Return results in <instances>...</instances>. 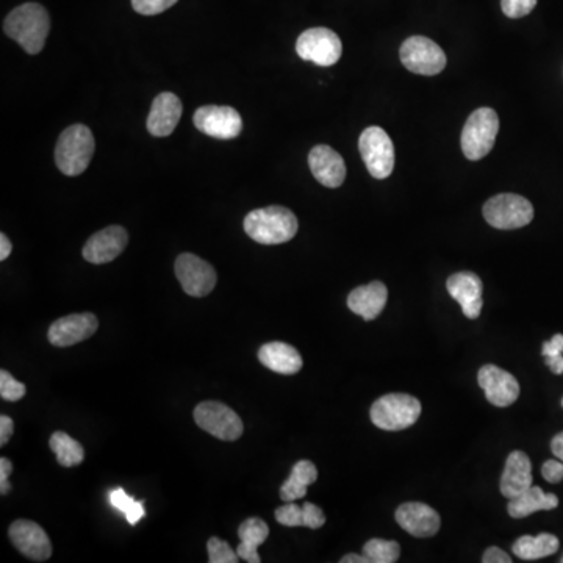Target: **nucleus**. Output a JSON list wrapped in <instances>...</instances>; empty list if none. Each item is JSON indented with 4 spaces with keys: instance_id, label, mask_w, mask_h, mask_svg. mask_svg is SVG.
Instances as JSON below:
<instances>
[{
    "instance_id": "nucleus-24",
    "label": "nucleus",
    "mask_w": 563,
    "mask_h": 563,
    "mask_svg": "<svg viewBox=\"0 0 563 563\" xmlns=\"http://www.w3.org/2000/svg\"><path fill=\"white\" fill-rule=\"evenodd\" d=\"M557 506L559 498L556 495L545 493L542 488L532 485L526 492L509 499L507 512L512 518H526L540 510H554Z\"/></svg>"
},
{
    "instance_id": "nucleus-39",
    "label": "nucleus",
    "mask_w": 563,
    "mask_h": 563,
    "mask_svg": "<svg viewBox=\"0 0 563 563\" xmlns=\"http://www.w3.org/2000/svg\"><path fill=\"white\" fill-rule=\"evenodd\" d=\"M11 471H13V463L7 457H2L0 459V493L2 495H7L10 492L8 477H10Z\"/></svg>"
},
{
    "instance_id": "nucleus-28",
    "label": "nucleus",
    "mask_w": 563,
    "mask_h": 563,
    "mask_svg": "<svg viewBox=\"0 0 563 563\" xmlns=\"http://www.w3.org/2000/svg\"><path fill=\"white\" fill-rule=\"evenodd\" d=\"M49 445H51L52 452H54L61 467H77L85 460L83 446L74 438L69 437L66 432H55L51 437Z\"/></svg>"
},
{
    "instance_id": "nucleus-4",
    "label": "nucleus",
    "mask_w": 563,
    "mask_h": 563,
    "mask_svg": "<svg viewBox=\"0 0 563 563\" xmlns=\"http://www.w3.org/2000/svg\"><path fill=\"white\" fill-rule=\"evenodd\" d=\"M421 402L404 393L382 396L371 407V421L384 431H404L418 421Z\"/></svg>"
},
{
    "instance_id": "nucleus-19",
    "label": "nucleus",
    "mask_w": 563,
    "mask_h": 563,
    "mask_svg": "<svg viewBox=\"0 0 563 563\" xmlns=\"http://www.w3.org/2000/svg\"><path fill=\"white\" fill-rule=\"evenodd\" d=\"M309 166L315 179L324 187L338 188L345 182V160L330 146H315L309 154Z\"/></svg>"
},
{
    "instance_id": "nucleus-12",
    "label": "nucleus",
    "mask_w": 563,
    "mask_h": 563,
    "mask_svg": "<svg viewBox=\"0 0 563 563\" xmlns=\"http://www.w3.org/2000/svg\"><path fill=\"white\" fill-rule=\"evenodd\" d=\"M176 276L183 291L194 298L210 295L218 280L215 268L210 263L188 252L177 257Z\"/></svg>"
},
{
    "instance_id": "nucleus-16",
    "label": "nucleus",
    "mask_w": 563,
    "mask_h": 563,
    "mask_svg": "<svg viewBox=\"0 0 563 563\" xmlns=\"http://www.w3.org/2000/svg\"><path fill=\"white\" fill-rule=\"evenodd\" d=\"M129 243V234L121 226H108L94 234L83 248V259L94 265L113 262Z\"/></svg>"
},
{
    "instance_id": "nucleus-30",
    "label": "nucleus",
    "mask_w": 563,
    "mask_h": 563,
    "mask_svg": "<svg viewBox=\"0 0 563 563\" xmlns=\"http://www.w3.org/2000/svg\"><path fill=\"white\" fill-rule=\"evenodd\" d=\"M108 499H110V504H112L116 510L126 515L127 521H129V524H132V526L138 524V521L146 515L144 504L141 503V501H137V499H133L132 496L127 495L122 488L112 490L110 495H108Z\"/></svg>"
},
{
    "instance_id": "nucleus-5",
    "label": "nucleus",
    "mask_w": 563,
    "mask_h": 563,
    "mask_svg": "<svg viewBox=\"0 0 563 563\" xmlns=\"http://www.w3.org/2000/svg\"><path fill=\"white\" fill-rule=\"evenodd\" d=\"M499 132V118L492 108H477L471 113L462 132V151L468 160L487 157L495 146Z\"/></svg>"
},
{
    "instance_id": "nucleus-1",
    "label": "nucleus",
    "mask_w": 563,
    "mask_h": 563,
    "mask_svg": "<svg viewBox=\"0 0 563 563\" xmlns=\"http://www.w3.org/2000/svg\"><path fill=\"white\" fill-rule=\"evenodd\" d=\"M51 30V18L43 5L29 2L11 11L4 32L30 55L40 54Z\"/></svg>"
},
{
    "instance_id": "nucleus-9",
    "label": "nucleus",
    "mask_w": 563,
    "mask_h": 563,
    "mask_svg": "<svg viewBox=\"0 0 563 563\" xmlns=\"http://www.w3.org/2000/svg\"><path fill=\"white\" fill-rule=\"evenodd\" d=\"M402 65L413 74L437 76L446 68V54L442 47L426 36H412L401 46Z\"/></svg>"
},
{
    "instance_id": "nucleus-2",
    "label": "nucleus",
    "mask_w": 563,
    "mask_h": 563,
    "mask_svg": "<svg viewBox=\"0 0 563 563\" xmlns=\"http://www.w3.org/2000/svg\"><path fill=\"white\" fill-rule=\"evenodd\" d=\"M244 232L260 244H282L293 240L299 224L295 213L280 205L259 208L244 218Z\"/></svg>"
},
{
    "instance_id": "nucleus-41",
    "label": "nucleus",
    "mask_w": 563,
    "mask_h": 563,
    "mask_svg": "<svg viewBox=\"0 0 563 563\" xmlns=\"http://www.w3.org/2000/svg\"><path fill=\"white\" fill-rule=\"evenodd\" d=\"M13 432H15V424H13L10 416H0V446H5L10 442Z\"/></svg>"
},
{
    "instance_id": "nucleus-45",
    "label": "nucleus",
    "mask_w": 563,
    "mask_h": 563,
    "mask_svg": "<svg viewBox=\"0 0 563 563\" xmlns=\"http://www.w3.org/2000/svg\"><path fill=\"white\" fill-rule=\"evenodd\" d=\"M341 563H370V560L366 559L365 556H359V554H348L341 559Z\"/></svg>"
},
{
    "instance_id": "nucleus-26",
    "label": "nucleus",
    "mask_w": 563,
    "mask_h": 563,
    "mask_svg": "<svg viewBox=\"0 0 563 563\" xmlns=\"http://www.w3.org/2000/svg\"><path fill=\"white\" fill-rule=\"evenodd\" d=\"M318 479V470L310 460L296 463L285 484L280 487V498L284 503H295L307 495V488Z\"/></svg>"
},
{
    "instance_id": "nucleus-11",
    "label": "nucleus",
    "mask_w": 563,
    "mask_h": 563,
    "mask_svg": "<svg viewBox=\"0 0 563 563\" xmlns=\"http://www.w3.org/2000/svg\"><path fill=\"white\" fill-rule=\"evenodd\" d=\"M193 122L199 132L216 140H234L243 130V119L232 107L205 105L194 113Z\"/></svg>"
},
{
    "instance_id": "nucleus-18",
    "label": "nucleus",
    "mask_w": 563,
    "mask_h": 563,
    "mask_svg": "<svg viewBox=\"0 0 563 563\" xmlns=\"http://www.w3.org/2000/svg\"><path fill=\"white\" fill-rule=\"evenodd\" d=\"M396 521L404 531L413 537H434L440 531V515L423 503L401 504L396 510Z\"/></svg>"
},
{
    "instance_id": "nucleus-6",
    "label": "nucleus",
    "mask_w": 563,
    "mask_h": 563,
    "mask_svg": "<svg viewBox=\"0 0 563 563\" xmlns=\"http://www.w3.org/2000/svg\"><path fill=\"white\" fill-rule=\"evenodd\" d=\"M487 223L495 229L513 230L528 226L534 219V207L520 194L504 193L488 199L482 208Z\"/></svg>"
},
{
    "instance_id": "nucleus-3",
    "label": "nucleus",
    "mask_w": 563,
    "mask_h": 563,
    "mask_svg": "<svg viewBox=\"0 0 563 563\" xmlns=\"http://www.w3.org/2000/svg\"><path fill=\"white\" fill-rule=\"evenodd\" d=\"M96 151L93 133L83 124L63 130L55 148V163L65 176L76 177L87 171Z\"/></svg>"
},
{
    "instance_id": "nucleus-15",
    "label": "nucleus",
    "mask_w": 563,
    "mask_h": 563,
    "mask_svg": "<svg viewBox=\"0 0 563 563\" xmlns=\"http://www.w3.org/2000/svg\"><path fill=\"white\" fill-rule=\"evenodd\" d=\"M477 381L485 391L488 402L496 407H509L520 396V384L512 374L496 365H485L479 370Z\"/></svg>"
},
{
    "instance_id": "nucleus-8",
    "label": "nucleus",
    "mask_w": 563,
    "mask_h": 563,
    "mask_svg": "<svg viewBox=\"0 0 563 563\" xmlns=\"http://www.w3.org/2000/svg\"><path fill=\"white\" fill-rule=\"evenodd\" d=\"M194 421L202 431L223 442H235L243 435V421L240 416L221 402H201L194 409Z\"/></svg>"
},
{
    "instance_id": "nucleus-32",
    "label": "nucleus",
    "mask_w": 563,
    "mask_h": 563,
    "mask_svg": "<svg viewBox=\"0 0 563 563\" xmlns=\"http://www.w3.org/2000/svg\"><path fill=\"white\" fill-rule=\"evenodd\" d=\"M26 385L16 381L8 371H0V396L8 402H16L26 395Z\"/></svg>"
},
{
    "instance_id": "nucleus-10",
    "label": "nucleus",
    "mask_w": 563,
    "mask_h": 563,
    "mask_svg": "<svg viewBox=\"0 0 563 563\" xmlns=\"http://www.w3.org/2000/svg\"><path fill=\"white\" fill-rule=\"evenodd\" d=\"M296 52L305 61L318 66H334L343 54L337 33L326 27L305 30L296 41Z\"/></svg>"
},
{
    "instance_id": "nucleus-25",
    "label": "nucleus",
    "mask_w": 563,
    "mask_h": 563,
    "mask_svg": "<svg viewBox=\"0 0 563 563\" xmlns=\"http://www.w3.org/2000/svg\"><path fill=\"white\" fill-rule=\"evenodd\" d=\"M268 535V524L260 520V518H249V520L241 523L240 529H238L240 545L237 548V554L240 556V559L249 563L262 562L257 549L266 542Z\"/></svg>"
},
{
    "instance_id": "nucleus-43",
    "label": "nucleus",
    "mask_w": 563,
    "mask_h": 563,
    "mask_svg": "<svg viewBox=\"0 0 563 563\" xmlns=\"http://www.w3.org/2000/svg\"><path fill=\"white\" fill-rule=\"evenodd\" d=\"M11 249H13V246H11V241L8 240L7 235H0V260L2 262L10 257Z\"/></svg>"
},
{
    "instance_id": "nucleus-33",
    "label": "nucleus",
    "mask_w": 563,
    "mask_h": 563,
    "mask_svg": "<svg viewBox=\"0 0 563 563\" xmlns=\"http://www.w3.org/2000/svg\"><path fill=\"white\" fill-rule=\"evenodd\" d=\"M276 520L287 528H301L304 526V507L287 503L276 510Z\"/></svg>"
},
{
    "instance_id": "nucleus-7",
    "label": "nucleus",
    "mask_w": 563,
    "mask_h": 563,
    "mask_svg": "<svg viewBox=\"0 0 563 563\" xmlns=\"http://www.w3.org/2000/svg\"><path fill=\"white\" fill-rule=\"evenodd\" d=\"M360 154L368 173L374 179H387L395 168V148L384 129L377 126L363 130L359 140Z\"/></svg>"
},
{
    "instance_id": "nucleus-47",
    "label": "nucleus",
    "mask_w": 563,
    "mask_h": 563,
    "mask_svg": "<svg viewBox=\"0 0 563 563\" xmlns=\"http://www.w3.org/2000/svg\"><path fill=\"white\" fill-rule=\"evenodd\" d=\"M562 407H563V399H562Z\"/></svg>"
},
{
    "instance_id": "nucleus-36",
    "label": "nucleus",
    "mask_w": 563,
    "mask_h": 563,
    "mask_svg": "<svg viewBox=\"0 0 563 563\" xmlns=\"http://www.w3.org/2000/svg\"><path fill=\"white\" fill-rule=\"evenodd\" d=\"M302 507H304V528H323L326 524V515H324L323 510L312 503H305Z\"/></svg>"
},
{
    "instance_id": "nucleus-40",
    "label": "nucleus",
    "mask_w": 563,
    "mask_h": 563,
    "mask_svg": "<svg viewBox=\"0 0 563 563\" xmlns=\"http://www.w3.org/2000/svg\"><path fill=\"white\" fill-rule=\"evenodd\" d=\"M482 562L484 563H510L512 559H510L509 554L504 553L503 549L496 548V546H492V548H488L485 551L484 556H482Z\"/></svg>"
},
{
    "instance_id": "nucleus-17",
    "label": "nucleus",
    "mask_w": 563,
    "mask_h": 563,
    "mask_svg": "<svg viewBox=\"0 0 563 563\" xmlns=\"http://www.w3.org/2000/svg\"><path fill=\"white\" fill-rule=\"evenodd\" d=\"M449 295L459 302L462 307L463 315L467 316L468 320H476L481 315L484 301H482V280L479 276L470 271H463V273L452 274L446 282Z\"/></svg>"
},
{
    "instance_id": "nucleus-14",
    "label": "nucleus",
    "mask_w": 563,
    "mask_h": 563,
    "mask_svg": "<svg viewBox=\"0 0 563 563\" xmlns=\"http://www.w3.org/2000/svg\"><path fill=\"white\" fill-rule=\"evenodd\" d=\"M97 323L96 316L93 313H76V315L63 316L60 320L55 321L47 338L51 341V345L57 348H68V346L77 345L80 341L88 340L96 334Z\"/></svg>"
},
{
    "instance_id": "nucleus-23",
    "label": "nucleus",
    "mask_w": 563,
    "mask_h": 563,
    "mask_svg": "<svg viewBox=\"0 0 563 563\" xmlns=\"http://www.w3.org/2000/svg\"><path fill=\"white\" fill-rule=\"evenodd\" d=\"M259 360L268 370L279 374H296L302 368V357L298 349L282 341L263 345L259 351Z\"/></svg>"
},
{
    "instance_id": "nucleus-35",
    "label": "nucleus",
    "mask_w": 563,
    "mask_h": 563,
    "mask_svg": "<svg viewBox=\"0 0 563 563\" xmlns=\"http://www.w3.org/2000/svg\"><path fill=\"white\" fill-rule=\"evenodd\" d=\"M537 5V0H501L504 15L512 19L528 16Z\"/></svg>"
},
{
    "instance_id": "nucleus-44",
    "label": "nucleus",
    "mask_w": 563,
    "mask_h": 563,
    "mask_svg": "<svg viewBox=\"0 0 563 563\" xmlns=\"http://www.w3.org/2000/svg\"><path fill=\"white\" fill-rule=\"evenodd\" d=\"M551 449H553L554 456L563 462V432L557 434L551 442Z\"/></svg>"
},
{
    "instance_id": "nucleus-22",
    "label": "nucleus",
    "mask_w": 563,
    "mask_h": 563,
    "mask_svg": "<svg viewBox=\"0 0 563 563\" xmlns=\"http://www.w3.org/2000/svg\"><path fill=\"white\" fill-rule=\"evenodd\" d=\"M388 290L382 282H371L351 291L348 307L363 320L373 321L381 315L387 304Z\"/></svg>"
},
{
    "instance_id": "nucleus-21",
    "label": "nucleus",
    "mask_w": 563,
    "mask_h": 563,
    "mask_svg": "<svg viewBox=\"0 0 563 563\" xmlns=\"http://www.w3.org/2000/svg\"><path fill=\"white\" fill-rule=\"evenodd\" d=\"M532 487V465L528 454L513 451L506 460L503 477H501V493L507 499L515 498Z\"/></svg>"
},
{
    "instance_id": "nucleus-37",
    "label": "nucleus",
    "mask_w": 563,
    "mask_h": 563,
    "mask_svg": "<svg viewBox=\"0 0 563 563\" xmlns=\"http://www.w3.org/2000/svg\"><path fill=\"white\" fill-rule=\"evenodd\" d=\"M542 474L549 484H559L563 481V462L562 460H548L542 467Z\"/></svg>"
},
{
    "instance_id": "nucleus-46",
    "label": "nucleus",
    "mask_w": 563,
    "mask_h": 563,
    "mask_svg": "<svg viewBox=\"0 0 563 563\" xmlns=\"http://www.w3.org/2000/svg\"><path fill=\"white\" fill-rule=\"evenodd\" d=\"M560 562H562V563H563V556H562V559H560Z\"/></svg>"
},
{
    "instance_id": "nucleus-31",
    "label": "nucleus",
    "mask_w": 563,
    "mask_h": 563,
    "mask_svg": "<svg viewBox=\"0 0 563 563\" xmlns=\"http://www.w3.org/2000/svg\"><path fill=\"white\" fill-rule=\"evenodd\" d=\"M207 549L208 562L210 563H237L240 559L232 546L218 537H212L208 540Z\"/></svg>"
},
{
    "instance_id": "nucleus-13",
    "label": "nucleus",
    "mask_w": 563,
    "mask_h": 563,
    "mask_svg": "<svg viewBox=\"0 0 563 563\" xmlns=\"http://www.w3.org/2000/svg\"><path fill=\"white\" fill-rule=\"evenodd\" d=\"M8 535L19 553L35 562H46L52 556L51 540L40 524L29 520H16L11 524Z\"/></svg>"
},
{
    "instance_id": "nucleus-38",
    "label": "nucleus",
    "mask_w": 563,
    "mask_h": 563,
    "mask_svg": "<svg viewBox=\"0 0 563 563\" xmlns=\"http://www.w3.org/2000/svg\"><path fill=\"white\" fill-rule=\"evenodd\" d=\"M543 357L562 356L563 354V335H554L551 340L543 343L542 349Z\"/></svg>"
},
{
    "instance_id": "nucleus-27",
    "label": "nucleus",
    "mask_w": 563,
    "mask_h": 563,
    "mask_svg": "<svg viewBox=\"0 0 563 563\" xmlns=\"http://www.w3.org/2000/svg\"><path fill=\"white\" fill-rule=\"evenodd\" d=\"M559 538L553 534H540L537 537L524 535L513 543L512 551L523 560H537L553 556L559 551Z\"/></svg>"
},
{
    "instance_id": "nucleus-29",
    "label": "nucleus",
    "mask_w": 563,
    "mask_h": 563,
    "mask_svg": "<svg viewBox=\"0 0 563 563\" xmlns=\"http://www.w3.org/2000/svg\"><path fill=\"white\" fill-rule=\"evenodd\" d=\"M399 554V543L393 540L373 538L363 546V556L370 560V563H395L398 562Z\"/></svg>"
},
{
    "instance_id": "nucleus-42",
    "label": "nucleus",
    "mask_w": 563,
    "mask_h": 563,
    "mask_svg": "<svg viewBox=\"0 0 563 563\" xmlns=\"http://www.w3.org/2000/svg\"><path fill=\"white\" fill-rule=\"evenodd\" d=\"M545 362L554 374H563V354L562 356L545 357Z\"/></svg>"
},
{
    "instance_id": "nucleus-20",
    "label": "nucleus",
    "mask_w": 563,
    "mask_h": 563,
    "mask_svg": "<svg viewBox=\"0 0 563 563\" xmlns=\"http://www.w3.org/2000/svg\"><path fill=\"white\" fill-rule=\"evenodd\" d=\"M182 101L174 93H162L152 102L148 130L154 137H169L182 118Z\"/></svg>"
},
{
    "instance_id": "nucleus-34",
    "label": "nucleus",
    "mask_w": 563,
    "mask_h": 563,
    "mask_svg": "<svg viewBox=\"0 0 563 563\" xmlns=\"http://www.w3.org/2000/svg\"><path fill=\"white\" fill-rule=\"evenodd\" d=\"M177 2L179 0H132V7L140 15L155 16L174 7Z\"/></svg>"
}]
</instances>
